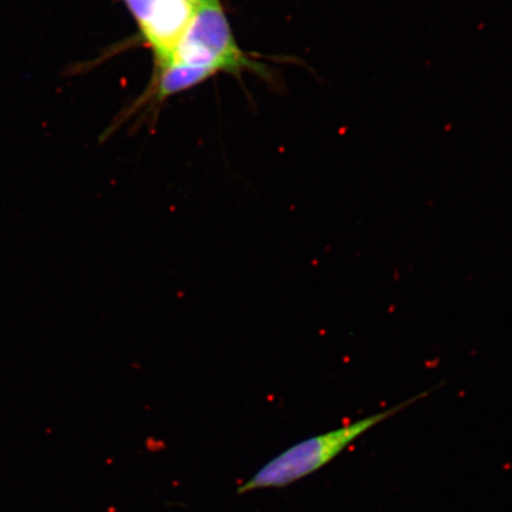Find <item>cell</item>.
<instances>
[{
    "label": "cell",
    "instance_id": "cell-1",
    "mask_svg": "<svg viewBox=\"0 0 512 512\" xmlns=\"http://www.w3.org/2000/svg\"><path fill=\"white\" fill-rule=\"evenodd\" d=\"M427 393L415 396L400 405L374 415L367 416L352 424L337 428L335 431L316 435L287 448L270 462L266 463L254 475L239 486L238 494L264 489H281L299 482L323 469L341 454L345 448L362 437L371 428L386 421L414 402L425 398Z\"/></svg>",
    "mask_w": 512,
    "mask_h": 512
},
{
    "label": "cell",
    "instance_id": "cell-2",
    "mask_svg": "<svg viewBox=\"0 0 512 512\" xmlns=\"http://www.w3.org/2000/svg\"><path fill=\"white\" fill-rule=\"evenodd\" d=\"M171 61L207 68L216 74L259 73L262 69L236 42L221 0H201L196 5Z\"/></svg>",
    "mask_w": 512,
    "mask_h": 512
},
{
    "label": "cell",
    "instance_id": "cell-3",
    "mask_svg": "<svg viewBox=\"0 0 512 512\" xmlns=\"http://www.w3.org/2000/svg\"><path fill=\"white\" fill-rule=\"evenodd\" d=\"M216 75L213 70L171 61L157 67L155 95L158 100L188 91Z\"/></svg>",
    "mask_w": 512,
    "mask_h": 512
},
{
    "label": "cell",
    "instance_id": "cell-4",
    "mask_svg": "<svg viewBox=\"0 0 512 512\" xmlns=\"http://www.w3.org/2000/svg\"><path fill=\"white\" fill-rule=\"evenodd\" d=\"M134 19L143 30L164 8L168 0H123Z\"/></svg>",
    "mask_w": 512,
    "mask_h": 512
},
{
    "label": "cell",
    "instance_id": "cell-5",
    "mask_svg": "<svg viewBox=\"0 0 512 512\" xmlns=\"http://www.w3.org/2000/svg\"><path fill=\"white\" fill-rule=\"evenodd\" d=\"M190 3L197 5L201 0H189Z\"/></svg>",
    "mask_w": 512,
    "mask_h": 512
}]
</instances>
